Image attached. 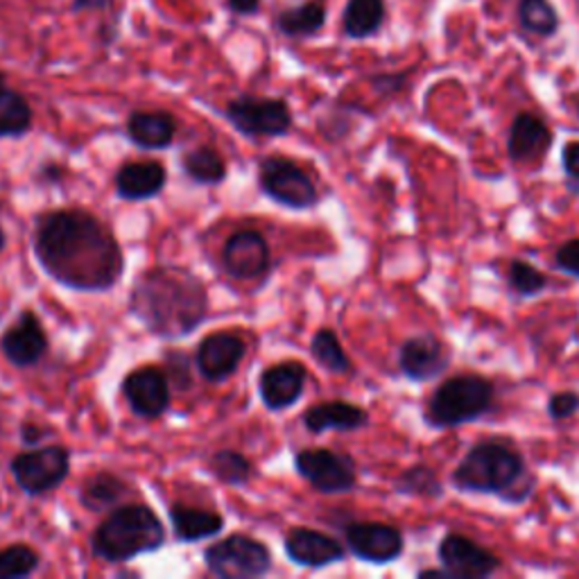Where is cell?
<instances>
[{"instance_id": "cell-4", "label": "cell", "mask_w": 579, "mask_h": 579, "mask_svg": "<svg viewBox=\"0 0 579 579\" xmlns=\"http://www.w3.org/2000/svg\"><path fill=\"white\" fill-rule=\"evenodd\" d=\"M164 544L166 527L148 505L116 507L91 537L93 555L109 564H125L138 555L157 552Z\"/></svg>"}, {"instance_id": "cell-9", "label": "cell", "mask_w": 579, "mask_h": 579, "mask_svg": "<svg viewBox=\"0 0 579 579\" xmlns=\"http://www.w3.org/2000/svg\"><path fill=\"white\" fill-rule=\"evenodd\" d=\"M10 471L23 494L36 498L55 492L71 471V451L64 446H41L19 453Z\"/></svg>"}, {"instance_id": "cell-41", "label": "cell", "mask_w": 579, "mask_h": 579, "mask_svg": "<svg viewBox=\"0 0 579 579\" xmlns=\"http://www.w3.org/2000/svg\"><path fill=\"white\" fill-rule=\"evenodd\" d=\"M227 10L235 17H254L261 10L263 0H224Z\"/></svg>"}, {"instance_id": "cell-12", "label": "cell", "mask_w": 579, "mask_h": 579, "mask_svg": "<svg viewBox=\"0 0 579 579\" xmlns=\"http://www.w3.org/2000/svg\"><path fill=\"white\" fill-rule=\"evenodd\" d=\"M438 557L440 564L451 572V579H485L503 568L498 555L460 533H449L440 541Z\"/></svg>"}, {"instance_id": "cell-11", "label": "cell", "mask_w": 579, "mask_h": 579, "mask_svg": "<svg viewBox=\"0 0 579 579\" xmlns=\"http://www.w3.org/2000/svg\"><path fill=\"white\" fill-rule=\"evenodd\" d=\"M345 544L349 552L373 566H388L403 557L406 539L397 525L378 520H354L345 527Z\"/></svg>"}, {"instance_id": "cell-10", "label": "cell", "mask_w": 579, "mask_h": 579, "mask_svg": "<svg viewBox=\"0 0 579 579\" xmlns=\"http://www.w3.org/2000/svg\"><path fill=\"white\" fill-rule=\"evenodd\" d=\"M297 473L319 494H349L358 485L356 460L330 449H304L295 455Z\"/></svg>"}, {"instance_id": "cell-20", "label": "cell", "mask_w": 579, "mask_h": 579, "mask_svg": "<svg viewBox=\"0 0 579 579\" xmlns=\"http://www.w3.org/2000/svg\"><path fill=\"white\" fill-rule=\"evenodd\" d=\"M550 145L552 131L544 118L527 112L514 118L507 136V155L514 164H527L546 157Z\"/></svg>"}, {"instance_id": "cell-26", "label": "cell", "mask_w": 579, "mask_h": 579, "mask_svg": "<svg viewBox=\"0 0 579 579\" xmlns=\"http://www.w3.org/2000/svg\"><path fill=\"white\" fill-rule=\"evenodd\" d=\"M127 485L118 475L109 471H98L82 485L80 501L88 512H107L116 507L127 496Z\"/></svg>"}, {"instance_id": "cell-22", "label": "cell", "mask_w": 579, "mask_h": 579, "mask_svg": "<svg viewBox=\"0 0 579 579\" xmlns=\"http://www.w3.org/2000/svg\"><path fill=\"white\" fill-rule=\"evenodd\" d=\"M304 425L313 434H324L326 430L356 432L369 425V412L347 401H326L304 412Z\"/></svg>"}, {"instance_id": "cell-8", "label": "cell", "mask_w": 579, "mask_h": 579, "mask_svg": "<svg viewBox=\"0 0 579 579\" xmlns=\"http://www.w3.org/2000/svg\"><path fill=\"white\" fill-rule=\"evenodd\" d=\"M224 118L245 136L276 138L293 127V112L283 98H261V95H238L227 107Z\"/></svg>"}, {"instance_id": "cell-6", "label": "cell", "mask_w": 579, "mask_h": 579, "mask_svg": "<svg viewBox=\"0 0 579 579\" xmlns=\"http://www.w3.org/2000/svg\"><path fill=\"white\" fill-rule=\"evenodd\" d=\"M204 564L222 579H252L270 572L272 552L254 537L229 535L204 550Z\"/></svg>"}, {"instance_id": "cell-35", "label": "cell", "mask_w": 579, "mask_h": 579, "mask_svg": "<svg viewBox=\"0 0 579 579\" xmlns=\"http://www.w3.org/2000/svg\"><path fill=\"white\" fill-rule=\"evenodd\" d=\"M507 283L520 297H537L548 287V276L539 272L533 263L514 259L507 265Z\"/></svg>"}, {"instance_id": "cell-16", "label": "cell", "mask_w": 579, "mask_h": 579, "mask_svg": "<svg viewBox=\"0 0 579 579\" xmlns=\"http://www.w3.org/2000/svg\"><path fill=\"white\" fill-rule=\"evenodd\" d=\"M308 371L297 360H283L267 367L259 378V394L267 410L281 412L293 408L306 390Z\"/></svg>"}, {"instance_id": "cell-13", "label": "cell", "mask_w": 579, "mask_h": 579, "mask_svg": "<svg viewBox=\"0 0 579 579\" xmlns=\"http://www.w3.org/2000/svg\"><path fill=\"white\" fill-rule=\"evenodd\" d=\"M123 394L140 419H159L170 408V380L159 367H138L123 380Z\"/></svg>"}, {"instance_id": "cell-28", "label": "cell", "mask_w": 579, "mask_h": 579, "mask_svg": "<svg viewBox=\"0 0 579 579\" xmlns=\"http://www.w3.org/2000/svg\"><path fill=\"white\" fill-rule=\"evenodd\" d=\"M385 23V0H349L343 14V28L349 39H369Z\"/></svg>"}, {"instance_id": "cell-38", "label": "cell", "mask_w": 579, "mask_h": 579, "mask_svg": "<svg viewBox=\"0 0 579 579\" xmlns=\"http://www.w3.org/2000/svg\"><path fill=\"white\" fill-rule=\"evenodd\" d=\"M561 168L564 175L579 183V140H568L561 150Z\"/></svg>"}, {"instance_id": "cell-36", "label": "cell", "mask_w": 579, "mask_h": 579, "mask_svg": "<svg viewBox=\"0 0 579 579\" xmlns=\"http://www.w3.org/2000/svg\"><path fill=\"white\" fill-rule=\"evenodd\" d=\"M575 412H579V394L577 392H555L548 399V417L552 421H566L570 419Z\"/></svg>"}, {"instance_id": "cell-43", "label": "cell", "mask_w": 579, "mask_h": 579, "mask_svg": "<svg viewBox=\"0 0 579 579\" xmlns=\"http://www.w3.org/2000/svg\"><path fill=\"white\" fill-rule=\"evenodd\" d=\"M6 84V75L3 73H0V86H3Z\"/></svg>"}, {"instance_id": "cell-21", "label": "cell", "mask_w": 579, "mask_h": 579, "mask_svg": "<svg viewBox=\"0 0 579 579\" xmlns=\"http://www.w3.org/2000/svg\"><path fill=\"white\" fill-rule=\"evenodd\" d=\"M166 181H168V172L161 161L155 159L127 161L116 172V192L120 200L145 202L157 198L166 188Z\"/></svg>"}, {"instance_id": "cell-1", "label": "cell", "mask_w": 579, "mask_h": 579, "mask_svg": "<svg viewBox=\"0 0 579 579\" xmlns=\"http://www.w3.org/2000/svg\"><path fill=\"white\" fill-rule=\"evenodd\" d=\"M34 256L48 276L77 293H107L125 270L114 233L77 209L51 211L36 220Z\"/></svg>"}, {"instance_id": "cell-2", "label": "cell", "mask_w": 579, "mask_h": 579, "mask_svg": "<svg viewBox=\"0 0 579 579\" xmlns=\"http://www.w3.org/2000/svg\"><path fill=\"white\" fill-rule=\"evenodd\" d=\"M131 315L161 340L190 335L209 315L204 281L186 267L145 270L129 295Z\"/></svg>"}, {"instance_id": "cell-37", "label": "cell", "mask_w": 579, "mask_h": 579, "mask_svg": "<svg viewBox=\"0 0 579 579\" xmlns=\"http://www.w3.org/2000/svg\"><path fill=\"white\" fill-rule=\"evenodd\" d=\"M555 265H557L564 274L579 278V238L568 240V243H564V245L557 250V254H555Z\"/></svg>"}, {"instance_id": "cell-23", "label": "cell", "mask_w": 579, "mask_h": 579, "mask_svg": "<svg viewBox=\"0 0 579 579\" xmlns=\"http://www.w3.org/2000/svg\"><path fill=\"white\" fill-rule=\"evenodd\" d=\"M127 138L140 150H166L177 136V118L168 112H134L127 118Z\"/></svg>"}, {"instance_id": "cell-17", "label": "cell", "mask_w": 579, "mask_h": 579, "mask_svg": "<svg viewBox=\"0 0 579 579\" xmlns=\"http://www.w3.org/2000/svg\"><path fill=\"white\" fill-rule=\"evenodd\" d=\"M248 345L233 333H211L198 347V369L204 380L222 382L235 373V369L243 362Z\"/></svg>"}, {"instance_id": "cell-14", "label": "cell", "mask_w": 579, "mask_h": 579, "mask_svg": "<svg viewBox=\"0 0 579 579\" xmlns=\"http://www.w3.org/2000/svg\"><path fill=\"white\" fill-rule=\"evenodd\" d=\"M222 265L238 281L263 278L272 265V252L263 233L235 231L222 248Z\"/></svg>"}, {"instance_id": "cell-40", "label": "cell", "mask_w": 579, "mask_h": 579, "mask_svg": "<svg viewBox=\"0 0 579 579\" xmlns=\"http://www.w3.org/2000/svg\"><path fill=\"white\" fill-rule=\"evenodd\" d=\"M48 438V428L34 423V421H23L21 423V442L25 446H39Z\"/></svg>"}, {"instance_id": "cell-32", "label": "cell", "mask_w": 579, "mask_h": 579, "mask_svg": "<svg viewBox=\"0 0 579 579\" xmlns=\"http://www.w3.org/2000/svg\"><path fill=\"white\" fill-rule=\"evenodd\" d=\"M209 469L211 473L224 482L229 487H245L248 482L254 477V466L252 462L238 451H218L211 455L209 460Z\"/></svg>"}, {"instance_id": "cell-24", "label": "cell", "mask_w": 579, "mask_h": 579, "mask_svg": "<svg viewBox=\"0 0 579 579\" xmlns=\"http://www.w3.org/2000/svg\"><path fill=\"white\" fill-rule=\"evenodd\" d=\"M168 514H170L175 537L183 544L211 539L224 529L222 514L213 509H200V507H188L183 503H175Z\"/></svg>"}, {"instance_id": "cell-25", "label": "cell", "mask_w": 579, "mask_h": 579, "mask_svg": "<svg viewBox=\"0 0 579 579\" xmlns=\"http://www.w3.org/2000/svg\"><path fill=\"white\" fill-rule=\"evenodd\" d=\"M326 6L324 0H306V3L285 8L274 17V28L287 39H308L324 30Z\"/></svg>"}, {"instance_id": "cell-34", "label": "cell", "mask_w": 579, "mask_h": 579, "mask_svg": "<svg viewBox=\"0 0 579 579\" xmlns=\"http://www.w3.org/2000/svg\"><path fill=\"white\" fill-rule=\"evenodd\" d=\"M41 564V557L34 548L25 544H14L0 550V579H25Z\"/></svg>"}, {"instance_id": "cell-19", "label": "cell", "mask_w": 579, "mask_h": 579, "mask_svg": "<svg viewBox=\"0 0 579 579\" xmlns=\"http://www.w3.org/2000/svg\"><path fill=\"white\" fill-rule=\"evenodd\" d=\"M0 349L14 367H34L48 351V335L39 317L32 310H23L0 337Z\"/></svg>"}, {"instance_id": "cell-3", "label": "cell", "mask_w": 579, "mask_h": 579, "mask_svg": "<svg viewBox=\"0 0 579 579\" xmlns=\"http://www.w3.org/2000/svg\"><path fill=\"white\" fill-rule=\"evenodd\" d=\"M453 487L462 494L496 496L518 505L533 494L535 477L520 451L503 438L475 442L451 473Z\"/></svg>"}, {"instance_id": "cell-27", "label": "cell", "mask_w": 579, "mask_h": 579, "mask_svg": "<svg viewBox=\"0 0 579 579\" xmlns=\"http://www.w3.org/2000/svg\"><path fill=\"white\" fill-rule=\"evenodd\" d=\"M32 107L23 93L0 86V138H21L32 129Z\"/></svg>"}, {"instance_id": "cell-18", "label": "cell", "mask_w": 579, "mask_h": 579, "mask_svg": "<svg viewBox=\"0 0 579 579\" xmlns=\"http://www.w3.org/2000/svg\"><path fill=\"white\" fill-rule=\"evenodd\" d=\"M285 555L304 568H328L347 557L345 546L310 527H295L285 537Z\"/></svg>"}, {"instance_id": "cell-42", "label": "cell", "mask_w": 579, "mask_h": 579, "mask_svg": "<svg viewBox=\"0 0 579 579\" xmlns=\"http://www.w3.org/2000/svg\"><path fill=\"white\" fill-rule=\"evenodd\" d=\"M6 245H8V238H6V231H3V227H0V252L6 250Z\"/></svg>"}, {"instance_id": "cell-15", "label": "cell", "mask_w": 579, "mask_h": 579, "mask_svg": "<svg viewBox=\"0 0 579 579\" xmlns=\"http://www.w3.org/2000/svg\"><path fill=\"white\" fill-rule=\"evenodd\" d=\"M399 369L412 382H428L440 378L451 365V351L432 333H419L408 337L399 347Z\"/></svg>"}, {"instance_id": "cell-5", "label": "cell", "mask_w": 579, "mask_h": 579, "mask_svg": "<svg viewBox=\"0 0 579 579\" xmlns=\"http://www.w3.org/2000/svg\"><path fill=\"white\" fill-rule=\"evenodd\" d=\"M494 382L480 373H457L434 388L425 406V423L434 430H451L473 423L492 412Z\"/></svg>"}, {"instance_id": "cell-33", "label": "cell", "mask_w": 579, "mask_h": 579, "mask_svg": "<svg viewBox=\"0 0 579 579\" xmlns=\"http://www.w3.org/2000/svg\"><path fill=\"white\" fill-rule=\"evenodd\" d=\"M518 19L527 32L539 36H550L559 28V17L548 0H520Z\"/></svg>"}, {"instance_id": "cell-31", "label": "cell", "mask_w": 579, "mask_h": 579, "mask_svg": "<svg viewBox=\"0 0 579 579\" xmlns=\"http://www.w3.org/2000/svg\"><path fill=\"white\" fill-rule=\"evenodd\" d=\"M310 354L330 373H349L351 371V360H349V356H347V351L340 343V337H337V333L330 330V328H319L313 335Z\"/></svg>"}, {"instance_id": "cell-7", "label": "cell", "mask_w": 579, "mask_h": 579, "mask_svg": "<svg viewBox=\"0 0 579 579\" xmlns=\"http://www.w3.org/2000/svg\"><path fill=\"white\" fill-rule=\"evenodd\" d=\"M259 186L270 200L285 209H313L319 200L310 175L287 157H265L259 166Z\"/></svg>"}, {"instance_id": "cell-30", "label": "cell", "mask_w": 579, "mask_h": 579, "mask_svg": "<svg viewBox=\"0 0 579 579\" xmlns=\"http://www.w3.org/2000/svg\"><path fill=\"white\" fill-rule=\"evenodd\" d=\"M394 492L401 496H417V498H442L444 485L432 466L428 464H414L406 469L397 482Z\"/></svg>"}, {"instance_id": "cell-39", "label": "cell", "mask_w": 579, "mask_h": 579, "mask_svg": "<svg viewBox=\"0 0 579 579\" xmlns=\"http://www.w3.org/2000/svg\"><path fill=\"white\" fill-rule=\"evenodd\" d=\"M114 8H116V0H71L73 14H88V12L112 14Z\"/></svg>"}, {"instance_id": "cell-29", "label": "cell", "mask_w": 579, "mask_h": 579, "mask_svg": "<svg viewBox=\"0 0 579 579\" xmlns=\"http://www.w3.org/2000/svg\"><path fill=\"white\" fill-rule=\"evenodd\" d=\"M181 168L190 181L200 186H218L227 177V164L222 155L211 145H198L183 155Z\"/></svg>"}]
</instances>
